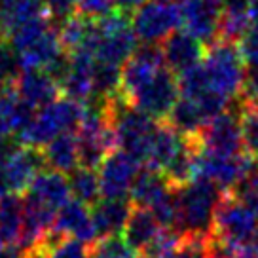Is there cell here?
Masks as SVG:
<instances>
[{
    "mask_svg": "<svg viewBox=\"0 0 258 258\" xmlns=\"http://www.w3.org/2000/svg\"><path fill=\"white\" fill-rule=\"evenodd\" d=\"M46 14L42 0H0V31L10 34L21 25Z\"/></svg>",
    "mask_w": 258,
    "mask_h": 258,
    "instance_id": "obj_27",
    "label": "cell"
},
{
    "mask_svg": "<svg viewBox=\"0 0 258 258\" xmlns=\"http://www.w3.org/2000/svg\"><path fill=\"white\" fill-rule=\"evenodd\" d=\"M237 46H239L245 64L250 69H258V27H250L247 36Z\"/></svg>",
    "mask_w": 258,
    "mask_h": 258,
    "instance_id": "obj_36",
    "label": "cell"
},
{
    "mask_svg": "<svg viewBox=\"0 0 258 258\" xmlns=\"http://www.w3.org/2000/svg\"><path fill=\"white\" fill-rule=\"evenodd\" d=\"M133 31L145 44L165 42L173 32L182 27L180 4L175 0H150L131 17Z\"/></svg>",
    "mask_w": 258,
    "mask_h": 258,
    "instance_id": "obj_9",
    "label": "cell"
},
{
    "mask_svg": "<svg viewBox=\"0 0 258 258\" xmlns=\"http://www.w3.org/2000/svg\"><path fill=\"white\" fill-rule=\"evenodd\" d=\"M211 239L237 258L249 256L258 249V215L232 194H226L215 213Z\"/></svg>",
    "mask_w": 258,
    "mask_h": 258,
    "instance_id": "obj_3",
    "label": "cell"
},
{
    "mask_svg": "<svg viewBox=\"0 0 258 258\" xmlns=\"http://www.w3.org/2000/svg\"><path fill=\"white\" fill-rule=\"evenodd\" d=\"M42 258H91V247L51 230L36 247Z\"/></svg>",
    "mask_w": 258,
    "mask_h": 258,
    "instance_id": "obj_28",
    "label": "cell"
},
{
    "mask_svg": "<svg viewBox=\"0 0 258 258\" xmlns=\"http://www.w3.org/2000/svg\"><path fill=\"white\" fill-rule=\"evenodd\" d=\"M243 99L258 105V69H250L247 74V82H245V89H243Z\"/></svg>",
    "mask_w": 258,
    "mask_h": 258,
    "instance_id": "obj_38",
    "label": "cell"
},
{
    "mask_svg": "<svg viewBox=\"0 0 258 258\" xmlns=\"http://www.w3.org/2000/svg\"><path fill=\"white\" fill-rule=\"evenodd\" d=\"M198 145L202 150L217 156H237L243 154L241 123L239 110H226L215 120H211L198 135Z\"/></svg>",
    "mask_w": 258,
    "mask_h": 258,
    "instance_id": "obj_14",
    "label": "cell"
},
{
    "mask_svg": "<svg viewBox=\"0 0 258 258\" xmlns=\"http://www.w3.org/2000/svg\"><path fill=\"white\" fill-rule=\"evenodd\" d=\"M48 16L55 23H63L67 17L78 12V0H42Z\"/></svg>",
    "mask_w": 258,
    "mask_h": 258,
    "instance_id": "obj_35",
    "label": "cell"
},
{
    "mask_svg": "<svg viewBox=\"0 0 258 258\" xmlns=\"http://www.w3.org/2000/svg\"><path fill=\"white\" fill-rule=\"evenodd\" d=\"M256 0H222V12L250 16V8Z\"/></svg>",
    "mask_w": 258,
    "mask_h": 258,
    "instance_id": "obj_39",
    "label": "cell"
},
{
    "mask_svg": "<svg viewBox=\"0 0 258 258\" xmlns=\"http://www.w3.org/2000/svg\"><path fill=\"white\" fill-rule=\"evenodd\" d=\"M2 249H4V247H2V245H0V250H2Z\"/></svg>",
    "mask_w": 258,
    "mask_h": 258,
    "instance_id": "obj_44",
    "label": "cell"
},
{
    "mask_svg": "<svg viewBox=\"0 0 258 258\" xmlns=\"http://www.w3.org/2000/svg\"><path fill=\"white\" fill-rule=\"evenodd\" d=\"M250 27H258V0L250 8Z\"/></svg>",
    "mask_w": 258,
    "mask_h": 258,
    "instance_id": "obj_43",
    "label": "cell"
},
{
    "mask_svg": "<svg viewBox=\"0 0 258 258\" xmlns=\"http://www.w3.org/2000/svg\"><path fill=\"white\" fill-rule=\"evenodd\" d=\"M44 161L49 171L61 175H73L80 167V152H78V139L76 133H64L53 139L49 145L42 148Z\"/></svg>",
    "mask_w": 258,
    "mask_h": 258,
    "instance_id": "obj_25",
    "label": "cell"
},
{
    "mask_svg": "<svg viewBox=\"0 0 258 258\" xmlns=\"http://www.w3.org/2000/svg\"><path fill=\"white\" fill-rule=\"evenodd\" d=\"M0 258H25V256L17 247H4V249L0 250Z\"/></svg>",
    "mask_w": 258,
    "mask_h": 258,
    "instance_id": "obj_42",
    "label": "cell"
},
{
    "mask_svg": "<svg viewBox=\"0 0 258 258\" xmlns=\"http://www.w3.org/2000/svg\"><path fill=\"white\" fill-rule=\"evenodd\" d=\"M97 27V63L123 67L139 49L137 34L125 12L114 10L105 17L95 19Z\"/></svg>",
    "mask_w": 258,
    "mask_h": 258,
    "instance_id": "obj_7",
    "label": "cell"
},
{
    "mask_svg": "<svg viewBox=\"0 0 258 258\" xmlns=\"http://www.w3.org/2000/svg\"><path fill=\"white\" fill-rule=\"evenodd\" d=\"M19 76H21V67L16 51L8 40L0 38V88H12V84L17 82Z\"/></svg>",
    "mask_w": 258,
    "mask_h": 258,
    "instance_id": "obj_32",
    "label": "cell"
},
{
    "mask_svg": "<svg viewBox=\"0 0 258 258\" xmlns=\"http://www.w3.org/2000/svg\"><path fill=\"white\" fill-rule=\"evenodd\" d=\"M178 99H180L178 76L165 67L129 101V105L139 108L152 120L165 121L178 103Z\"/></svg>",
    "mask_w": 258,
    "mask_h": 258,
    "instance_id": "obj_11",
    "label": "cell"
},
{
    "mask_svg": "<svg viewBox=\"0 0 258 258\" xmlns=\"http://www.w3.org/2000/svg\"><path fill=\"white\" fill-rule=\"evenodd\" d=\"M25 200L21 196L10 194L0 198V245L17 247L23 234Z\"/></svg>",
    "mask_w": 258,
    "mask_h": 258,
    "instance_id": "obj_26",
    "label": "cell"
},
{
    "mask_svg": "<svg viewBox=\"0 0 258 258\" xmlns=\"http://www.w3.org/2000/svg\"><path fill=\"white\" fill-rule=\"evenodd\" d=\"M103 103L116 139V150H123L139 163L146 165L160 121L152 120L139 108L131 106L121 95H116Z\"/></svg>",
    "mask_w": 258,
    "mask_h": 258,
    "instance_id": "obj_2",
    "label": "cell"
},
{
    "mask_svg": "<svg viewBox=\"0 0 258 258\" xmlns=\"http://www.w3.org/2000/svg\"><path fill=\"white\" fill-rule=\"evenodd\" d=\"M91 258H139L121 235L103 237L91 245Z\"/></svg>",
    "mask_w": 258,
    "mask_h": 258,
    "instance_id": "obj_31",
    "label": "cell"
},
{
    "mask_svg": "<svg viewBox=\"0 0 258 258\" xmlns=\"http://www.w3.org/2000/svg\"><path fill=\"white\" fill-rule=\"evenodd\" d=\"M171 190H173V186L163 175V171L143 167L131 192H129V200L133 203V207L152 211L158 203L169 196Z\"/></svg>",
    "mask_w": 258,
    "mask_h": 258,
    "instance_id": "obj_21",
    "label": "cell"
},
{
    "mask_svg": "<svg viewBox=\"0 0 258 258\" xmlns=\"http://www.w3.org/2000/svg\"><path fill=\"white\" fill-rule=\"evenodd\" d=\"M245 67L247 64L243 61L239 46L226 40L213 42L205 51V59L202 63L209 91L224 97L230 103L243 95L247 82Z\"/></svg>",
    "mask_w": 258,
    "mask_h": 258,
    "instance_id": "obj_5",
    "label": "cell"
},
{
    "mask_svg": "<svg viewBox=\"0 0 258 258\" xmlns=\"http://www.w3.org/2000/svg\"><path fill=\"white\" fill-rule=\"evenodd\" d=\"M177 258H211V239L209 237H182L178 245Z\"/></svg>",
    "mask_w": 258,
    "mask_h": 258,
    "instance_id": "obj_34",
    "label": "cell"
},
{
    "mask_svg": "<svg viewBox=\"0 0 258 258\" xmlns=\"http://www.w3.org/2000/svg\"><path fill=\"white\" fill-rule=\"evenodd\" d=\"M182 31L211 46L218 40L222 0H180Z\"/></svg>",
    "mask_w": 258,
    "mask_h": 258,
    "instance_id": "obj_15",
    "label": "cell"
},
{
    "mask_svg": "<svg viewBox=\"0 0 258 258\" xmlns=\"http://www.w3.org/2000/svg\"><path fill=\"white\" fill-rule=\"evenodd\" d=\"M146 2H150V0H116V8L120 12H125V14H129V12L135 14L141 6H145Z\"/></svg>",
    "mask_w": 258,
    "mask_h": 258,
    "instance_id": "obj_40",
    "label": "cell"
},
{
    "mask_svg": "<svg viewBox=\"0 0 258 258\" xmlns=\"http://www.w3.org/2000/svg\"><path fill=\"white\" fill-rule=\"evenodd\" d=\"M69 184L73 200L84 203V205H97L101 202V182H99V173L91 169L78 167L73 175H69Z\"/></svg>",
    "mask_w": 258,
    "mask_h": 258,
    "instance_id": "obj_29",
    "label": "cell"
},
{
    "mask_svg": "<svg viewBox=\"0 0 258 258\" xmlns=\"http://www.w3.org/2000/svg\"><path fill=\"white\" fill-rule=\"evenodd\" d=\"M53 230L57 234L74 237L86 245H93L95 241H99L95 224L91 218V209L76 200H71L64 207L59 209Z\"/></svg>",
    "mask_w": 258,
    "mask_h": 258,
    "instance_id": "obj_18",
    "label": "cell"
},
{
    "mask_svg": "<svg viewBox=\"0 0 258 258\" xmlns=\"http://www.w3.org/2000/svg\"><path fill=\"white\" fill-rule=\"evenodd\" d=\"M163 69H165V59L158 44L139 46L133 57L121 67L120 95L129 103Z\"/></svg>",
    "mask_w": 258,
    "mask_h": 258,
    "instance_id": "obj_12",
    "label": "cell"
},
{
    "mask_svg": "<svg viewBox=\"0 0 258 258\" xmlns=\"http://www.w3.org/2000/svg\"><path fill=\"white\" fill-rule=\"evenodd\" d=\"M69 71L61 80V91L67 99L86 105L95 99V67L97 57L93 51H76L69 55Z\"/></svg>",
    "mask_w": 258,
    "mask_h": 258,
    "instance_id": "obj_16",
    "label": "cell"
},
{
    "mask_svg": "<svg viewBox=\"0 0 258 258\" xmlns=\"http://www.w3.org/2000/svg\"><path fill=\"white\" fill-rule=\"evenodd\" d=\"M10 46L14 48L21 67V73L46 71L64 55L59 38V27L51 17L40 16L8 34Z\"/></svg>",
    "mask_w": 258,
    "mask_h": 258,
    "instance_id": "obj_1",
    "label": "cell"
},
{
    "mask_svg": "<svg viewBox=\"0 0 258 258\" xmlns=\"http://www.w3.org/2000/svg\"><path fill=\"white\" fill-rule=\"evenodd\" d=\"M44 154L31 146H12L0 165V178L6 196L27 192L44 171Z\"/></svg>",
    "mask_w": 258,
    "mask_h": 258,
    "instance_id": "obj_10",
    "label": "cell"
},
{
    "mask_svg": "<svg viewBox=\"0 0 258 258\" xmlns=\"http://www.w3.org/2000/svg\"><path fill=\"white\" fill-rule=\"evenodd\" d=\"M239 123H241L243 148L252 160L258 158V105L239 97Z\"/></svg>",
    "mask_w": 258,
    "mask_h": 258,
    "instance_id": "obj_30",
    "label": "cell"
},
{
    "mask_svg": "<svg viewBox=\"0 0 258 258\" xmlns=\"http://www.w3.org/2000/svg\"><path fill=\"white\" fill-rule=\"evenodd\" d=\"M86 105L73 99H57L55 103L36 110L32 120L25 125V129L17 135L23 146L44 148L53 139L64 133H76L84 120Z\"/></svg>",
    "mask_w": 258,
    "mask_h": 258,
    "instance_id": "obj_6",
    "label": "cell"
},
{
    "mask_svg": "<svg viewBox=\"0 0 258 258\" xmlns=\"http://www.w3.org/2000/svg\"><path fill=\"white\" fill-rule=\"evenodd\" d=\"M161 51L165 59V67L177 76L192 71L194 67L203 63L205 59V44L194 38L186 31L173 32L165 42H161Z\"/></svg>",
    "mask_w": 258,
    "mask_h": 258,
    "instance_id": "obj_17",
    "label": "cell"
},
{
    "mask_svg": "<svg viewBox=\"0 0 258 258\" xmlns=\"http://www.w3.org/2000/svg\"><path fill=\"white\" fill-rule=\"evenodd\" d=\"M16 91L25 105H29L32 110H40L59 99L61 86L46 71H32L21 73L16 82Z\"/></svg>",
    "mask_w": 258,
    "mask_h": 258,
    "instance_id": "obj_20",
    "label": "cell"
},
{
    "mask_svg": "<svg viewBox=\"0 0 258 258\" xmlns=\"http://www.w3.org/2000/svg\"><path fill=\"white\" fill-rule=\"evenodd\" d=\"M226 194L209 180H194L177 188L178 198V226L180 237H209L213 235L215 213Z\"/></svg>",
    "mask_w": 258,
    "mask_h": 258,
    "instance_id": "obj_4",
    "label": "cell"
},
{
    "mask_svg": "<svg viewBox=\"0 0 258 258\" xmlns=\"http://www.w3.org/2000/svg\"><path fill=\"white\" fill-rule=\"evenodd\" d=\"M141 173V163L123 150H114L99 167L103 200H129V192Z\"/></svg>",
    "mask_w": 258,
    "mask_h": 258,
    "instance_id": "obj_13",
    "label": "cell"
},
{
    "mask_svg": "<svg viewBox=\"0 0 258 258\" xmlns=\"http://www.w3.org/2000/svg\"><path fill=\"white\" fill-rule=\"evenodd\" d=\"M256 167V161L247 152L237 156H217L198 150L196 156V180H209L224 194H232Z\"/></svg>",
    "mask_w": 258,
    "mask_h": 258,
    "instance_id": "obj_8",
    "label": "cell"
},
{
    "mask_svg": "<svg viewBox=\"0 0 258 258\" xmlns=\"http://www.w3.org/2000/svg\"><path fill=\"white\" fill-rule=\"evenodd\" d=\"M163 230L160 226V222L156 220L152 211L148 209H135L131 211V215L127 218V224L121 232V237L125 239L131 249L135 252H143L154 243V239L160 235V232Z\"/></svg>",
    "mask_w": 258,
    "mask_h": 258,
    "instance_id": "obj_24",
    "label": "cell"
},
{
    "mask_svg": "<svg viewBox=\"0 0 258 258\" xmlns=\"http://www.w3.org/2000/svg\"><path fill=\"white\" fill-rule=\"evenodd\" d=\"M71 196L73 194H71V184L67 175H61L55 171H42L31 188L27 190L25 198L57 215L61 207L71 202Z\"/></svg>",
    "mask_w": 258,
    "mask_h": 258,
    "instance_id": "obj_19",
    "label": "cell"
},
{
    "mask_svg": "<svg viewBox=\"0 0 258 258\" xmlns=\"http://www.w3.org/2000/svg\"><path fill=\"white\" fill-rule=\"evenodd\" d=\"M34 112L36 110L21 101L16 88H0V141H8L10 135H19Z\"/></svg>",
    "mask_w": 258,
    "mask_h": 258,
    "instance_id": "obj_22",
    "label": "cell"
},
{
    "mask_svg": "<svg viewBox=\"0 0 258 258\" xmlns=\"http://www.w3.org/2000/svg\"><path fill=\"white\" fill-rule=\"evenodd\" d=\"M234 198L243 202L249 209H252L258 215V165L252 169L249 177L232 192Z\"/></svg>",
    "mask_w": 258,
    "mask_h": 258,
    "instance_id": "obj_33",
    "label": "cell"
},
{
    "mask_svg": "<svg viewBox=\"0 0 258 258\" xmlns=\"http://www.w3.org/2000/svg\"><path fill=\"white\" fill-rule=\"evenodd\" d=\"M135 209L131 200H101L91 207V218L95 224L99 239L120 235L127 224L131 211Z\"/></svg>",
    "mask_w": 258,
    "mask_h": 258,
    "instance_id": "obj_23",
    "label": "cell"
},
{
    "mask_svg": "<svg viewBox=\"0 0 258 258\" xmlns=\"http://www.w3.org/2000/svg\"><path fill=\"white\" fill-rule=\"evenodd\" d=\"M114 6L116 0H78V14L89 19H99L114 12Z\"/></svg>",
    "mask_w": 258,
    "mask_h": 258,
    "instance_id": "obj_37",
    "label": "cell"
},
{
    "mask_svg": "<svg viewBox=\"0 0 258 258\" xmlns=\"http://www.w3.org/2000/svg\"><path fill=\"white\" fill-rule=\"evenodd\" d=\"M211 258H237V256H235L232 250H228L226 247H222V245H218V243H215L211 239Z\"/></svg>",
    "mask_w": 258,
    "mask_h": 258,
    "instance_id": "obj_41",
    "label": "cell"
}]
</instances>
